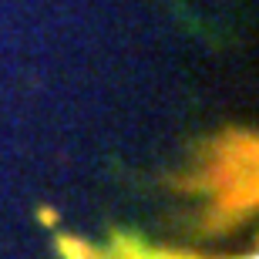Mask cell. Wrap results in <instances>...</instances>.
Instances as JSON below:
<instances>
[{
  "instance_id": "1",
  "label": "cell",
  "mask_w": 259,
  "mask_h": 259,
  "mask_svg": "<svg viewBox=\"0 0 259 259\" xmlns=\"http://www.w3.org/2000/svg\"><path fill=\"white\" fill-rule=\"evenodd\" d=\"M64 259H205V256H192V252H175V249H158L148 246L145 239L135 236H115L108 246H88V242H67L64 246ZM236 259H256L249 256H236Z\"/></svg>"
}]
</instances>
